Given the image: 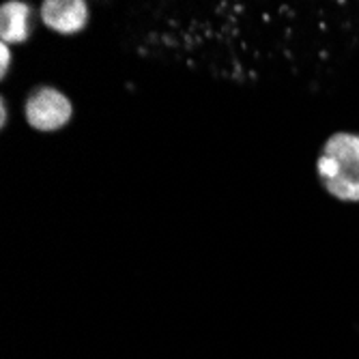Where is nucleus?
Listing matches in <instances>:
<instances>
[{
  "mask_svg": "<svg viewBox=\"0 0 359 359\" xmlns=\"http://www.w3.org/2000/svg\"><path fill=\"white\" fill-rule=\"evenodd\" d=\"M41 18L52 30L76 35L88 22V9L82 0H48L41 7Z\"/></svg>",
  "mask_w": 359,
  "mask_h": 359,
  "instance_id": "obj_3",
  "label": "nucleus"
},
{
  "mask_svg": "<svg viewBox=\"0 0 359 359\" xmlns=\"http://www.w3.org/2000/svg\"><path fill=\"white\" fill-rule=\"evenodd\" d=\"M0 58H3V67H0V74L7 76V69H9V62H11V54H9V48L3 43L0 46Z\"/></svg>",
  "mask_w": 359,
  "mask_h": 359,
  "instance_id": "obj_5",
  "label": "nucleus"
},
{
  "mask_svg": "<svg viewBox=\"0 0 359 359\" xmlns=\"http://www.w3.org/2000/svg\"><path fill=\"white\" fill-rule=\"evenodd\" d=\"M26 121L30 123V127L41 129V132H54V129H60L69 123L72 118V102L65 97L60 90L43 86L37 88L26 100Z\"/></svg>",
  "mask_w": 359,
  "mask_h": 359,
  "instance_id": "obj_2",
  "label": "nucleus"
},
{
  "mask_svg": "<svg viewBox=\"0 0 359 359\" xmlns=\"http://www.w3.org/2000/svg\"><path fill=\"white\" fill-rule=\"evenodd\" d=\"M318 177L338 201H359V134H336L316 161Z\"/></svg>",
  "mask_w": 359,
  "mask_h": 359,
  "instance_id": "obj_1",
  "label": "nucleus"
},
{
  "mask_svg": "<svg viewBox=\"0 0 359 359\" xmlns=\"http://www.w3.org/2000/svg\"><path fill=\"white\" fill-rule=\"evenodd\" d=\"M0 108H3V127H5V123H7V106H5V102L0 104Z\"/></svg>",
  "mask_w": 359,
  "mask_h": 359,
  "instance_id": "obj_6",
  "label": "nucleus"
},
{
  "mask_svg": "<svg viewBox=\"0 0 359 359\" xmlns=\"http://www.w3.org/2000/svg\"><path fill=\"white\" fill-rule=\"evenodd\" d=\"M0 22L3 43H22L30 35V7L26 3H5L0 9Z\"/></svg>",
  "mask_w": 359,
  "mask_h": 359,
  "instance_id": "obj_4",
  "label": "nucleus"
}]
</instances>
